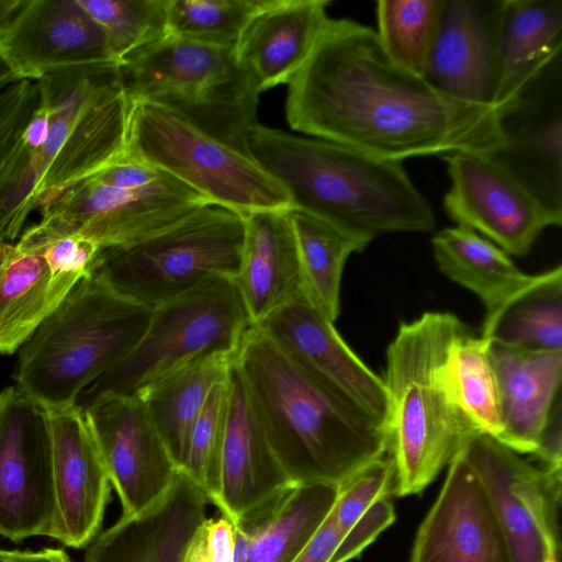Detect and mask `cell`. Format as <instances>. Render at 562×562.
I'll return each mask as SVG.
<instances>
[{"label": "cell", "instance_id": "1", "mask_svg": "<svg viewBox=\"0 0 562 562\" xmlns=\"http://www.w3.org/2000/svg\"><path fill=\"white\" fill-rule=\"evenodd\" d=\"M288 86L293 131L378 158L490 156L503 144V108L441 93L397 66L372 27L350 19H329Z\"/></svg>", "mask_w": 562, "mask_h": 562}, {"label": "cell", "instance_id": "2", "mask_svg": "<svg viewBox=\"0 0 562 562\" xmlns=\"http://www.w3.org/2000/svg\"><path fill=\"white\" fill-rule=\"evenodd\" d=\"M235 363L292 484L340 485L389 450L387 431L254 325Z\"/></svg>", "mask_w": 562, "mask_h": 562}, {"label": "cell", "instance_id": "3", "mask_svg": "<svg viewBox=\"0 0 562 562\" xmlns=\"http://www.w3.org/2000/svg\"><path fill=\"white\" fill-rule=\"evenodd\" d=\"M254 159L286 189L292 207L369 244L392 233H427L434 209L401 161L256 124Z\"/></svg>", "mask_w": 562, "mask_h": 562}, {"label": "cell", "instance_id": "4", "mask_svg": "<svg viewBox=\"0 0 562 562\" xmlns=\"http://www.w3.org/2000/svg\"><path fill=\"white\" fill-rule=\"evenodd\" d=\"M468 331L453 314L426 312L402 323L386 349L382 378L389 398L392 492L420 493L477 435L454 404L447 382L453 341Z\"/></svg>", "mask_w": 562, "mask_h": 562}, {"label": "cell", "instance_id": "5", "mask_svg": "<svg viewBox=\"0 0 562 562\" xmlns=\"http://www.w3.org/2000/svg\"><path fill=\"white\" fill-rule=\"evenodd\" d=\"M151 312L93 273L81 279L20 348L15 386L48 409L77 404L133 350Z\"/></svg>", "mask_w": 562, "mask_h": 562}, {"label": "cell", "instance_id": "6", "mask_svg": "<svg viewBox=\"0 0 562 562\" xmlns=\"http://www.w3.org/2000/svg\"><path fill=\"white\" fill-rule=\"evenodd\" d=\"M120 71L132 103L160 105L252 157L249 136L258 124L261 91L234 46L168 35L123 61Z\"/></svg>", "mask_w": 562, "mask_h": 562}, {"label": "cell", "instance_id": "7", "mask_svg": "<svg viewBox=\"0 0 562 562\" xmlns=\"http://www.w3.org/2000/svg\"><path fill=\"white\" fill-rule=\"evenodd\" d=\"M244 238V216L210 204L144 240L100 249L92 273L154 310L213 278L235 279Z\"/></svg>", "mask_w": 562, "mask_h": 562}, {"label": "cell", "instance_id": "8", "mask_svg": "<svg viewBox=\"0 0 562 562\" xmlns=\"http://www.w3.org/2000/svg\"><path fill=\"white\" fill-rule=\"evenodd\" d=\"M254 326L233 278H213L151 312L133 350L90 384L77 403L82 408L102 393L134 396L196 359L236 356Z\"/></svg>", "mask_w": 562, "mask_h": 562}, {"label": "cell", "instance_id": "9", "mask_svg": "<svg viewBox=\"0 0 562 562\" xmlns=\"http://www.w3.org/2000/svg\"><path fill=\"white\" fill-rule=\"evenodd\" d=\"M127 150L213 205L243 216L292 207L283 184L249 157L149 102L133 103Z\"/></svg>", "mask_w": 562, "mask_h": 562}, {"label": "cell", "instance_id": "10", "mask_svg": "<svg viewBox=\"0 0 562 562\" xmlns=\"http://www.w3.org/2000/svg\"><path fill=\"white\" fill-rule=\"evenodd\" d=\"M210 204L167 172L151 182L134 186L108 184L87 178L40 207V222L25 229L15 245L22 250H36L54 239L79 235L100 249L124 247Z\"/></svg>", "mask_w": 562, "mask_h": 562}, {"label": "cell", "instance_id": "11", "mask_svg": "<svg viewBox=\"0 0 562 562\" xmlns=\"http://www.w3.org/2000/svg\"><path fill=\"white\" fill-rule=\"evenodd\" d=\"M460 453L480 479L514 562H543L560 551L561 471L537 468L490 436H472Z\"/></svg>", "mask_w": 562, "mask_h": 562}, {"label": "cell", "instance_id": "12", "mask_svg": "<svg viewBox=\"0 0 562 562\" xmlns=\"http://www.w3.org/2000/svg\"><path fill=\"white\" fill-rule=\"evenodd\" d=\"M55 512L48 409L15 385L0 391V536H47Z\"/></svg>", "mask_w": 562, "mask_h": 562}, {"label": "cell", "instance_id": "13", "mask_svg": "<svg viewBox=\"0 0 562 562\" xmlns=\"http://www.w3.org/2000/svg\"><path fill=\"white\" fill-rule=\"evenodd\" d=\"M443 159L450 177L443 198L447 214L505 252L525 256L543 229L561 226L562 222L490 156L458 151Z\"/></svg>", "mask_w": 562, "mask_h": 562}, {"label": "cell", "instance_id": "14", "mask_svg": "<svg viewBox=\"0 0 562 562\" xmlns=\"http://www.w3.org/2000/svg\"><path fill=\"white\" fill-rule=\"evenodd\" d=\"M122 505L136 515L171 486L178 467L138 396L102 393L82 407Z\"/></svg>", "mask_w": 562, "mask_h": 562}, {"label": "cell", "instance_id": "15", "mask_svg": "<svg viewBox=\"0 0 562 562\" xmlns=\"http://www.w3.org/2000/svg\"><path fill=\"white\" fill-rule=\"evenodd\" d=\"M0 53L23 78L120 63L99 24L77 0L10 1Z\"/></svg>", "mask_w": 562, "mask_h": 562}, {"label": "cell", "instance_id": "16", "mask_svg": "<svg viewBox=\"0 0 562 562\" xmlns=\"http://www.w3.org/2000/svg\"><path fill=\"white\" fill-rule=\"evenodd\" d=\"M501 130L490 158L562 222L561 56L503 109Z\"/></svg>", "mask_w": 562, "mask_h": 562}, {"label": "cell", "instance_id": "17", "mask_svg": "<svg viewBox=\"0 0 562 562\" xmlns=\"http://www.w3.org/2000/svg\"><path fill=\"white\" fill-rule=\"evenodd\" d=\"M256 326L387 431L382 378L349 348L305 291Z\"/></svg>", "mask_w": 562, "mask_h": 562}, {"label": "cell", "instance_id": "18", "mask_svg": "<svg viewBox=\"0 0 562 562\" xmlns=\"http://www.w3.org/2000/svg\"><path fill=\"white\" fill-rule=\"evenodd\" d=\"M48 413L55 512L46 537L82 549L99 535L110 479L82 408L75 404Z\"/></svg>", "mask_w": 562, "mask_h": 562}, {"label": "cell", "instance_id": "19", "mask_svg": "<svg viewBox=\"0 0 562 562\" xmlns=\"http://www.w3.org/2000/svg\"><path fill=\"white\" fill-rule=\"evenodd\" d=\"M409 562H514L486 492L460 452L417 530Z\"/></svg>", "mask_w": 562, "mask_h": 562}, {"label": "cell", "instance_id": "20", "mask_svg": "<svg viewBox=\"0 0 562 562\" xmlns=\"http://www.w3.org/2000/svg\"><path fill=\"white\" fill-rule=\"evenodd\" d=\"M499 0H447L423 78L441 93L496 106Z\"/></svg>", "mask_w": 562, "mask_h": 562}, {"label": "cell", "instance_id": "21", "mask_svg": "<svg viewBox=\"0 0 562 562\" xmlns=\"http://www.w3.org/2000/svg\"><path fill=\"white\" fill-rule=\"evenodd\" d=\"M227 382L228 411L215 506L234 522L292 483L269 445L235 360Z\"/></svg>", "mask_w": 562, "mask_h": 562}, {"label": "cell", "instance_id": "22", "mask_svg": "<svg viewBox=\"0 0 562 562\" xmlns=\"http://www.w3.org/2000/svg\"><path fill=\"white\" fill-rule=\"evenodd\" d=\"M206 494L178 470L169 490L133 516H121L86 548L85 562H182L194 531L206 518Z\"/></svg>", "mask_w": 562, "mask_h": 562}, {"label": "cell", "instance_id": "23", "mask_svg": "<svg viewBox=\"0 0 562 562\" xmlns=\"http://www.w3.org/2000/svg\"><path fill=\"white\" fill-rule=\"evenodd\" d=\"M329 0H261L235 45L260 91L289 83L329 21Z\"/></svg>", "mask_w": 562, "mask_h": 562}, {"label": "cell", "instance_id": "24", "mask_svg": "<svg viewBox=\"0 0 562 562\" xmlns=\"http://www.w3.org/2000/svg\"><path fill=\"white\" fill-rule=\"evenodd\" d=\"M132 109L117 67L94 88L77 116L44 178L34 209L127 151Z\"/></svg>", "mask_w": 562, "mask_h": 562}, {"label": "cell", "instance_id": "25", "mask_svg": "<svg viewBox=\"0 0 562 562\" xmlns=\"http://www.w3.org/2000/svg\"><path fill=\"white\" fill-rule=\"evenodd\" d=\"M335 484H290L234 521V562H292L330 514Z\"/></svg>", "mask_w": 562, "mask_h": 562}, {"label": "cell", "instance_id": "26", "mask_svg": "<svg viewBox=\"0 0 562 562\" xmlns=\"http://www.w3.org/2000/svg\"><path fill=\"white\" fill-rule=\"evenodd\" d=\"M504 437L502 445L532 454L537 438L561 400L562 350H527L490 342Z\"/></svg>", "mask_w": 562, "mask_h": 562}, {"label": "cell", "instance_id": "27", "mask_svg": "<svg viewBox=\"0 0 562 562\" xmlns=\"http://www.w3.org/2000/svg\"><path fill=\"white\" fill-rule=\"evenodd\" d=\"M245 218L236 285L254 325L305 291L296 239L286 211Z\"/></svg>", "mask_w": 562, "mask_h": 562}, {"label": "cell", "instance_id": "28", "mask_svg": "<svg viewBox=\"0 0 562 562\" xmlns=\"http://www.w3.org/2000/svg\"><path fill=\"white\" fill-rule=\"evenodd\" d=\"M562 53V0H499L495 104L515 101Z\"/></svg>", "mask_w": 562, "mask_h": 562}, {"label": "cell", "instance_id": "29", "mask_svg": "<svg viewBox=\"0 0 562 562\" xmlns=\"http://www.w3.org/2000/svg\"><path fill=\"white\" fill-rule=\"evenodd\" d=\"M120 65H106L44 76L50 102L49 133L44 145L26 161L20 177L0 205V241L13 244L29 214L34 210L37 192L61 149L66 137L90 94L100 81Z\"/></svg>", "mask_w": 562, "mask_h": 562}, {"label": "cell", "instance_id": "30", "mask_svg": "<svg viewBox=\"0 0 562 562\" xmlns=\"http://www.w3.org/2000/svg\"><path fill=\"white\" fill-rule=\"evenodd\" d=\"M78 281L53 274L44 257L0 241V355H12Z\"/></svg>", "mask_w": 562, "mask_h": 562}, {"label": "cell", "instance_id": "31", "mask_svg": "<svg viewBox=\"0 0 562 562\" xmlns=\"http://www.w3.org/2000/svg\"><path fill=\"white\" fill-rule=\"evenodd\" d=\"M483 338L527 350H562V268L530 276L485 315Z\"/></svg>", "mask_w": 562, "mask_h": 562}, {"label": "cell", "instance_id": "32", "mask_svg": "<svg viewBox=\"0 0 562 562\" xmlns=\"http://www.w3.org/2000/svg\"><path fill=\"white\" fill-rule=\"evenodd\" d=\"M431 246L439 270L477 295L486 314L530 277L520 271L498 246L461 225L437 232Z\"/></svg>", "mask_w": 562, "mask_h": 562}, {"label": "cell", "instance_id": "33", "mask_svg": "<svg viewBox=\"0 0 562 562\" xmlns=\"http://www.w3.org/2000/svg\"><path fill=\"white\" fill-rule=\"evenodd\" d=\"M235 357L216 353L196 359L135 395L143 401L178 469L193 423Z\"/></svg>", "mask_w": 562, "mask_h": 562}, {"label": "cell", "instance_id": "34", "mask_svg": "<svg viewBox=\"0 0 562 562\" xmlns=\"http://www.w3.org/2000/svg\"><path fill=\"white\" fill-rule=\"evenodd\" d=\"M291 221L304 279L311 301L331 322L339 314L340 283L345 263L369 243L304 211H286Z\"/></svg>", "mask_w": 562, "mask_h": 562}, {"label": "cell", "instance_id": "35", "mask_svg": "<svg viewBox=\"0 0 562 562\" xmlns=\"http://www.w3.org/2000/svg\"><path fill=\"white\" fill-rule=\"evenodd\" d=\"M488 346L487 339L469 330L459 336L449 351L447 382L454 404L475 432L502 443L504 425Z\"/></svg>", "mask_w": 562, "mask_h": 562}, {"label": "cell", "instance_id": "36", "mask_svg": "<svg viewBox=\"0 0 562 562\" xmlns=\"http://www.w3.org/2000/svg\"><path fill=\"white\" fill-rule=\"evenodd\" d=\"M447 0H379L376 35L401 68L423 77Z\"/></svg>", "mask_w": 562, "mask_h": 562}, {"label": "cell", "instance_id": "37", "mask_svg": "<svg viewBox=\"0 0 562 562\" xmlns=\"http://www.w3.org/2000/svg\"><path fill=\"white\" fill-rule=\"evenodd\" d=\"M104 32L120 65L167 37V0H77Z\"/></svg>", "mask_w": 562, "mask_h": 562}, {"label": "cell", "instance_id": "38", "mask_svg": "<svg viewBox=\"0 0 562 562\" xmlns=\"http://www.w3.org/2000/svg\"><path fill=\"white\" fill-rule=\"evenodd\" d=\"M228 411L227 373L210 391L188 436L179 470L215 505L220 488L221 450Z\"/></svg>", "mask_w": 562, "mask_h": 562}, {"label": "cell", "instance_id": "39", "mask_svg": "<svg viewBox=\"0 0 562 562\" xmlns=\"http://www.w3.org/2000/svg\"><path fill=\"white\" fill-rule=\"evenodd\" d=\"M261 0H167L168 34L189 41L234 46Z\"/></svg>", "mask_w": 562, "mask_h": 562}, {"label": "cell", "instance_id": "40", "mask_svg": "<svg viewBox=\"0 0 562 562\" xmlns=\"http://www.w3.org/2000/svg\"><path fill=\"white\" fill-rule=\"evenodd\" d=\"M41 99L40 79L18 78L0 86V205L23 170V135Z\"/></svg>", "mask_w": 562, "mask_h": 562}, {"label": "cell", "instance_id": "41", "mask_svg": "<svg viewBox=\"0 0 562 562\" xmlns=\"http://www.w3.org/2000/svg\"><path fill=\"white\" fill-rule=\"evenodd\" d=\"M394 474L392 458L383 456L361 468L339 485L330 515L341 536L375 501L392 492Z\"/></svg>", "mask_w": 562, "mask_h": 562}, {"label": "cell", "instance_id": "42", "mask_svg": "<svg viewBox=\"0 0 562 562\" xmlns=\"http://www.w3.org/2000/svg\"><path fill=\"white\" fill-rule=\"evenodd\" d=\"M34 251L44 257L54 276L80 281L92 274L100 247L86 237L68 235Z\"/></svg>", "mask_w": 562, "mask_h": 562}, {"label": "cell", "instance_id": "43", "mask_svg": "<svg viewBox=\"0 0 562 562\" xmlns=\"http://www.w3.org/2000/svg\"><path fill=\"white\" fill-rule=\"evenodd\" d=\"M395 509L389 495L375 501L342 536L329 562H348L359 557L376 537L395 520Z\"/></svg>", "mask_w": 562, "mask_h": 562}, {"label": "cell", "instance_id": "44", "mask_svg": "<svg viewBox=\"0 0 562 562\" xmlns=\"http://www.w3.org/2000/svg\"><path fill=\"white\" fill-rule=\"evenodd\" d=\"M235 531L224 515L205 518L194 531L182 562H234Z\"/></svg>", "mask_w": 562, "mask_h": 562}, {"label": "cell", "instance_id": "45", "mask_svg": "<svg viewBox=\"0 0 562 562\" xmlns=\"http://www.w3.org/2000/svg\"><path fill=\"white\" fill-rule=\"evenodd\" d=\"M542 462V468L561 471L562 465V413L561 400L555 404L542 427L532 453Z\"/></svg>", "mask_w": 562, "mask_h": 562}, {"label": "cell", "instance_id": "46", "mask_svg": "<svg viewBox=\"0 0 562 562\" xmlns=\"http://www.w3.org/2000/svg\"><path fill=\"white\" fill-rule=\"evenodd\" d=\"M341 538L329 514L312 540L292 562H329Z\"/></svg>", "mask_w": 562, "mask_h": 562}, {"label": "cell", "instance_id": "47", "mask_svg": "<svg viewBox=\"0 0 562 562\" xmlns=\"http://www.w3.org/2000/svg\"><path fill=\"white\" fill-rule=\"evenodd\" d=\"M9 562H72L65 550L60 548H45L40 551L10 552Z\"/></svg>", "mask_w": 562, "mask_h": 562}, {"label": "cell", "instance_id": "48", "mask_svg": "<svg viewBox=\"0 0 562 562\" xmlns=\"http://www.w3.org/2000/svg\"><path fill=\"white\" fill-rule=\"evenodd\" d=\"M21 77L0 53V86Z\"/></svg>", "mask_w": 562, "mask_h": 562}, {"label": "cell", "instance_id": "49", "mask_svg": "<svg viewBox=\"0 0 562 562\" xmlns=\"http://www.w3.org/2000/svg\"><path fill=\"white\" fill-rule=\"evenodd\" d=\"M543 562H560V551L548 549Z\"/></svg>", "mask_w": 562, "mask_h": 562}, {"label": "cell", "instance_id": "50", "mask_svg": "<svg viewBox=\"0 0 562 562\" xmlns=\"http://www.w3.org/2000/svg\"><path fill=\"white\" fill-rule=\"evenodd\" d=\"M10 552L11 551L0 549V562H9L10 561Z\"/></svg>", "mask_w": 562, "mask_h": 562}]
</instances>
